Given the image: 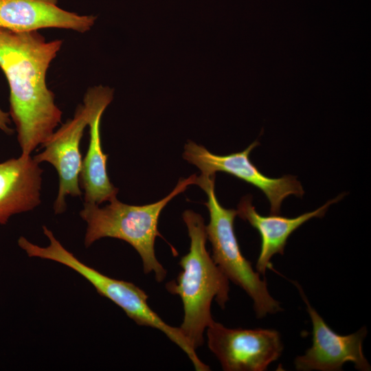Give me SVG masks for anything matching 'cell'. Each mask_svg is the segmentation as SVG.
I'll list each match as a JSON object with an SVG mask.
<instances>
[{
  "label": "cell",
  "mask_w": 371,
  "mask_h": 371,
  "mask_svg": "<svg viewBox=\"0 0 371 371\" xmlns=\"http://www.w3.org/2000/svg\"><path fill=\"white\" fill-rule=\"evenodd\" d=\"M215 175L196 177V184L206 193L204 203L210 212L206 226L207 238L212 245V258L227 278L243 289L251 297L258 318L282 311L278 301L269 293L265 280L253 269L243 255L235 234L234 222L237 210L227 209L218 202L214 190Z\"/></svg>",
  "instance_id": "5"
},
{
  "label": "cell",
  "mask_w": 371,
  "mask_h": 371,
  "mask_svg": "<svg viewBox=\"0 0 371 371\" xmlns=\"http://www.w3.org/2000/svg\"><path fill=\"white\" fill-rule=\"evenodd\" d=\"M182 216L190 238V249L179 262L182 271L166 287L182 301L184 315L179 328L196 350L203 344L204 331L214 320L212 300L221 308L225 307L229 300V279L206 249L207 238L203 217L190 210Z\"/></svg>",
  "instance_id": "2"
},
{
  "label": "cell",
  "mask_w": 371,
  "mask_h": 371,
  "mask_svg": "<svg viewBox=\"0 0 371 371\" xmlns=\"http://www.w3.org/2000/svg\"><path fill=\"white\" fill-rule=\"evenodd\" d=\"M10 113L3 111L0 108V129L7 135H12L14 131L10 127L11 121L10 118Z\"/></svg>",
  "instance_id": "14"
},
{
  "label": "cell",
  "mask_w": 371,
  "mask_h": 371,
  "mask_svg": "<svg viewBox=\"0 0 371 371\" xmlns=\"http://www.w3.org/2000/svg\"><path fill=\"white\" fill-rule=\"evenodd\" d=\"M258 145L255 141L243 151L218 155L190 141L185 145L183 157L199 168L203 176L224 172L256 187L267 198L271 214H280L284 199L290 195L302 196L304 189L295 176L271 178L260 172L249 159L250 153Z\"/></svg>",
  "instance_id": "7"
},
{
  "label": "cell",
  "mask_w": 371,
  "mask_h": 371,
  "mask_svg": "<svg viewBox=\"0 0 371 371\" xmlns=\"http://www.w3.org/2000/svg\"><path fill=\"white\" fill-rule=\"evenodd\" d=\"M306 306L313 326V344L303 355L294 360L297 370H341L346 362L354 363L361 371L370 370L363 352V341L367 335L365 326L358 331L341 335L334 332L313 308L300 285L293 282Z\"/></svg>",
  "instance_id": "9"
},
{
  "label": "cell",
  "mask_w": 371,
  "mask_h": 371,
  "mask_svg": "<svg viewBox=\"0 0 371 371\" xmlns=\"http://www.w3.org/2000/svg\"><path fill=\"white\" fill-rule=\"evenodd\" d=\"M207 344L225 371H264L283 350L273 329L229 328L213 320L207 327Z\"/></svg>",
  "instance_id": "8"
},
{
  "label": "cell",
  "mask_w": 371,
  "mask_h": 371,
  "mask_svg": "<svg viewBox=\"0 0 371 371\" xmlns=\"http://www.w3.org/2000/svg\"><path fill=\"white\" fill-rule=\"evenodd\" d=\"M104 110H98L89 123V146L79 175V184L85 191V203L98 205L117 198L118 193V188L109 177L106 170L109 155L103 152L101 144L100 126Z\"/></svg>",
  "instance_id": "13"
},
{
  "label": "cell",
  "mask_w": 371,
  "mask_h": 371,
  "mask_svg": "<svg viewBox=\"0 0 371 371\" xmlns=\"http://www.w3.org/2000/svg\"><path fill=\"white\" fill-rule=\"evenodd\" d=\"M43 233L49 241L47 247H41L23 236L18 245L29 257L49 260L62 264L84 277L102 296L121 308L137 324L159 330L188 355L197 371H208L210 367L198 357L196 350L184 336L179 327L166 323L148 304V295L132 282L107 276L88 266L69 251L46 226Z\"/></svg>",
  "instance_id": "4"
},
{
  "label": "cell",
  "mask_w": 371,
  "mask_h": 371,
  "mask_svg": "<svg viewBox=\"0 0 371 371\" xmlns=\"http://www.w3.org/2000/svg\"><path fill=\"white\" fill-rule=\"evenodd\" d=\"M343 196L344 194L339 195L315 210L294 218L280 214L262 216L253 205L252 197L243 196L238 205L237 215L256 229L261 238L260 251L256 265L257 272L265 275L267 269L271 268V258L277 254H284L290 235L308 220L323 217L328 207Z\"/></svg>",
  "instance_id": "11"
},
{
  "label": "cell",
  "mask_w": 371,
  "mask_h": 371,
  "mask_svg": "<svg viewBox=\"0 0 371 371\" xmlns=\"http://www.w3.org/2000/svg\"><path fill=\"white\" fill-rule=\"evenodd\" d=\"M113 98V90L108 87L99 85L88 89L83 103L77 106L74 117L54 131L41 145L44 150L33 157L38 164H51L58 172L59 186L54 203L55 214L65 211L67 195L81 196L79 175L82 160L80 144L84 130L93 115L100 109H105Z\"/></svg>",
  "instance_id": "6"
},
{
  "label": "cell",
  "mask_w": 371,
  "mask_h": 371,
  "mask_svg": "<svg viewBox=\"0 0 371 371\" xmlns=\"http://www.w3.org/2000/svg\"><path fill=\"white\" fill-rule=\"evenodd\" d=\"M62 44L58 39L46 41L38 31L0 28V68L10 87V115L21 156H30L61 123L62 111L47 88L46 75Z\"/></svg>",
  "instance_id": "1"
},
{
  "label": "cell",
  "mask_w": 371,
  "mask_h": 371,
  "mask_svg": "<svg viewBox=\"0 0 371 371\" xmlns=\"http://www.w3.org/2000/svg\"><path fill=\"white\" fill-rule=\"evenodd\" d=\"M197 176L192 175L181 179L173 190L161 200L144 205L122 203L117 198L103 207L84 203L80 216L87 223L84 244L88 248L100 238L109 237L122 240L131 245L139 254L146 274L154 272L157 282L163 281L166 271L157 260L155 242L157 236L163 238L158 230L160 214L167 203L192 184H196Z\"/></svg>",
  "instance_id": "3"
},
{
  "label": "cell",
  "mask_w": 371,
  "mask_h": 371,
  "mask_svg": "<svg viewBox=\"0 0 371 371\" xmlns=\"http://www.w3.org/2000/svg\"><path fill=\"white\" fill-rule=\"evenodd\" d=\"M43 170L29 157L20 156L0 163V224L15 214L41 203Z\"/></svg>",
  "instance_id": "12"
},
{
  "label": "cell",
  "mask_w": 371,
  "mask_h": 371,
  "mask_svg": "<svg viewBox=\"0 0 371 371\" xmlns=\"http://www.w3.org/2000/svg\"><path fill=\"white\" fill-rule=\"evenodd\" d=\"M58 0H0V28L18 32L60 28L85 33L96 16L62 9Z\"/></svg>",
  "instance_id": "10"
}]
</instances>
